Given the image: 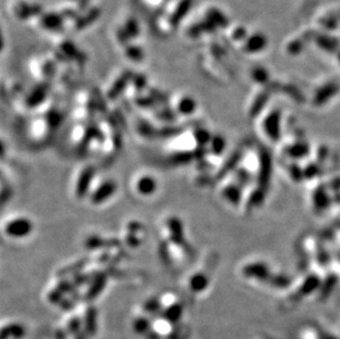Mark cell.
Masks as SVG:
<instances>
[{"label":"cell","mask_w":340,"mask_h":339,"mask_svg":"<svg viewBox=\"0 0 340 339\" xmlns=\"http://www.w3.org/2000/svg\"><path fill=\"white\" fill-rule=\"evenodd\" d=\"M318 44L322 46V48L326 50L328 52H333L337 48L338 46V41L335 40L334 38H330L327 36H322L317 39Z\"/></svg>","instance_id":"8992f818"},{"label":"cell","mask_w":340,"mask_h":339,"mask_svg":"<svg viewBox=\"0 0 340 339\" xmlns=\"http://www.w3.org/2000/svg\"><path fill=\"white\" fill-rule=\"evenodd\" d=\"M117 186L116 183L113 181H105L100 183L97 190L92 192V197H90V202L93 204H102L105 201H107L108 198L116 193Z\"/></svg>","instance_id":"3957f363"},{"label":"cell","mask_w":340,"mask_h":339,"mask_svg":"<svg viewBox=\"0 0 340 339\" xmlns=\"http://www.w3.org/2000/svg\"><path fill=\"white\" fill-rule=\"evenodd\" d=\"M206 287V279L203 272L194 273L189 280V288L193 292H202Z\"/></svg>","instance_id":"277c9868"},{"label":"cell","mask_w":340,"mask_h":339,"mask_svg":"<svg viewBox=\"0 0 340 339\" xmlns=\"http://www.w3.org/2000/svg\"><path fill=\"white\" fill-rule=\"evenodd\" d=\"M3 234L10 239L28 238L32 234L35 226L31 219L25 216H14L3 224Z\"/></svg>","instance_id":"6da1fadb"},{"label":"cell","mask_w":340,"mask_h":339,"mask_svg":"<svg viewBox=\"0 0 340 339\" xmlns=\"http://www.w3.org/2000/svg\"><path fill=\"white\" fill-rule=\"evenodd\" d=\"M159 187V182L149 173H140L133 181V190L139 196L149 197L155 194Z\"/></svg>","instance_id":"7a4b0ae2"},{"label":"cell","mask_w":340,"mask_h":339,"mask_svg":"<svg viewBox=\"0 0 340 339\" xmlns=\"http://www.w3.org/2000/svg\"><path fill=\"white\" fill-rule=\"evenodd\" d=\"M265 44H266V39L260 35H257L250 38V40H249V43H248V48L252 52H258L262 50V48L265 46Z\"/></svg>","instance_id":"5b68a950"},{"label":"cell","mask_w":340,"mask_h":339,"mask_svg":"<svg viewBox=\"0 0 340 339\" xmlns=\"http://www.w3.org/2000/svg\"><path fill=\"white\" fill-rule=\"evenodd\" d=\"M339 61H340V53H339Z\"/></svg>","instance_id":"52a82bcc"}]
</instances>
